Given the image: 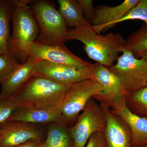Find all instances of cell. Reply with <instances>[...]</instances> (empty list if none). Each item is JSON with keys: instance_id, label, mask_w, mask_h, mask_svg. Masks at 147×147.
<instances>
[{"instance_id": "cell-8", "label": "cell", "mask_w": 147, "mask_h": 147, "mask_svg": "<svg viewBox=\"0 0 147 147\" xmlns=\"http://www.w3.org/2000/svg\"><path fill=\"white\" fill-rule=\"evenodd\" d=\"M34 69V75L66 86H71L87 79H94L92 67L78 68L41 60L35 61Z\"/></svg>"}, {"instance_id": "cell-9", "label": "cell", "mask_w": 147, "mask_h": 147, "mask_svg": "<svg viewBox=\"0 0 147 147\" xmlns=\"http://www.w3.org/2000/svg\"><path fill=\"white\" fill-rule=\"evenodd\" d=\"M28 58L35 61L44 60L78 68H91L92 64L74 55L64 44L45 45L35 41L28 51Z\"/></svg>"}, {"instance_id": "cell-4", "label": "cell", "mask_w": 147, "mask_h": 147, "mask_svg": "<svg viewBox=\"0 0 147 147\" xmlns=\"http://www.w3.org/2000/svg\"><path fill=\"white\" fill-rule=\"evenodd\" d=\"M30 6L39 28L36 41L47 45L64 44L68 29L53 3L46 0L32 1Z\"/></svg>"}, {"instance_id": "cell-27", "label": "cell", "mask_w": 147, "mask_h": 147, "mask_svg": "<svg viewBox=\"0 0 147 147\" xmlns=\"http://www.w3.org/2000/svg\"><path fill=\"white\" fill-rule=\"evenodd\" d=\"M11 147H45L44 142L40 140H33L22 144Z\"/></svg>"}, {"instance_id": "cell-17", "label": "cell", "mask_w": 147, "mask_h": 147, "mask_svg": "<svg viewBox=\"0 0 147 147\" xmlns=\"http://www.w3.org/2000/svg\"><path fill=\"white\" fill-rule=\"evenodd\" d=\"M57 3L67 27L74 28L90 25L85 18L78 0H58Z\"/></svg>"}, {"instance_id": "cell-16", "label": "cell", "mask_w": 147, "mask_h": 147, "mask_svg": "<svg viewBox=\"0 0 147 147\" xmlns=\"http://www.w3.org/2000/svg\"><path fill=\"white\" fill-rule=\"evenodd\" d=\"M35 61L28 58L20 64L13 73L1 84V94L5 96H15L34 75Z\"/></svg>"}, {"instance_id": "cell-12", "label": "cell", "mask_w": 147, "mask_h": 147, "mask_svg": "<svg viewBox=\"0 0 147 147\" xmlns=\"http://www.w3.org/2000/svg\"><path fill=\"white\" fill-rule=\"evenodd\" d=\"M126 96L115 102L111 112L122 119L127 124L131 135V147H142L147 145V118L132 113L127 106Z\"/></svg>"}, {"instance_id": "cell-25", "label": "cell", "mask_w": 147, "mask_h": 147, "mask_svg": "<svg viewBox=\"0 0 147 147\" xmlns=\"http://www.w3.org/2000/svg\"><path fill=\"white\" fill-rule=\"evenodd\" d=\"M82 7L85 18L88 23L91 25V22L94 16L95 9L92 0H78Z\"/></svg>"}, {"instance_id": "cell-18", "label": "cell", "mask_w": 147, "mask_h": 147, "mask_svg": "<svg viewBox=\"0 0 147 147\" xmlns=\"http://www.w3.org/2000/svg\"><path fill=\"white\" fill-rule=\"evenodd\" d=\"M45 147H74L69 128L63 123L49 124Z\"/></svg>"}, {"instance_id": "cell-2", "label": "cell", "mask_w": 147, "mask_h": 147, "mask_svg": "<svg viewBox=\"0 0 147 147\" xmlns=\"http://www.w3.org/2000/svg\"><path fill=\"white\" fill-rule=\"evenodd\" d=\"M32 0H13L12 19L13 32L9 49L23 63L28 58L31 44L36 40L39 28L32 10Z\"/></svg>"}, {"instance_id": "cell-28", "label": "cell", "mask_w": 147, "mask_h": 147, "mask_svg": "<svg viewBox=\"0 0 147 147\" xmlns=\"http://www.w3.org/2000/svg\"><path fill=\"white\" fill-rule=\"evenodd\" d=\"M140 57L144 58L147 64V50L142 53L140 55Z\"/></svg>"}, {"instance_id": "cell-3", "label": "cell", "mask_w": 147, "mask_h": 147, "mask_svg": "<svg viewBox=\"0 0 147 147\" xmlns=\"http://www.w3.org/2000/svg\"><path fill=\"white\" fill-rule=\"evenodd\" d=\"M71 86L34 75L15 96L18 108H59Z\"/></svg>"}, {"instance_id": "cell-5", "label": "cell", "mask_w": 147, "mask_h": 147, "mask_svg": "<svg viewBox=\"0 0 147 147\" xmlns=\"http://www.w3.org/2000/svg\"><path fill=\"white\" fill-rule=\"evenodd\" d=\"M116 64L108 68L119 79L125 96L147 86V64L124 47Z\"/></svg>"}, {"instance_id": "cell-6", "label": "cell", "mask_w": 147, "mask_h": 147, "mask_svg": "<svg viewBox=\"0 0 147 147\" xmlns=\"http://www.w3.org/2000/svg\"><path fill=\"white\" fill-rule=\"evenodd\" d=\"M107 122L104 105L90 98L77 117L76 123L69 128L74 147H85L92 134L104 131Z\"/></svg>"}, {"instance_id": "cell-11", "label": "cell", "mask_w": 147, "mask_h": 147, "mask_svg": "<svg viewBox=\"0 0 147 147\" xmlns=\"http://www.w3.org/2000/svg\"><path fill=\"white\" fill-rule=\"evenodd\" d=\"M42 132L35 124L19 121L0 124L1 147H11L33 140L42 141Z\"/></svg>"}, {"instance_id": "cell-30", "label": "cell", "mask_w": 147, "mask_h": 147, "mask_svg": "<svg viewBox=\"0 0 147 147\" xmlns=\"http://www.w3.org/2000/svg\"><path fill=\"white\" fill-rule=\"evenodd\" d=\"M0 147H1V142H0Z\"/></svg>"}, {"instance_id": "cell-7", "label": "cell", "mask_w": 147, "mask_h": 147, "mask_svg": "<svg viewBox=\"0 0 147 147\" xmlns=\"http://www.w3.org/2000/svg\"><path fill=\"white\" fill-rule=\"evenodd\" d=\"M102 90L95 79L84 80L71 85L61 102L59 108L63 123L66 125L77 120L90 98Z\"/></svg>"}, {"instance_id": "cell-1", "label": "cell", "mask_w": 147, "mask_h": 147, "mask_svg": "<svg viewBox=\"0 0 147 147\" xmlns=\"http://www.w3.org/2000/svg\"><path fill=\"white\" fill-rule=\"evenodd\" d=\"M65 38L66 41L82 42L90 59L108 67L114 65L126 43V40L120 34L110 33L102 35L96 32L91 25L68 29Z\"/></svg>"}, {"instance_id": "cell-14", "label": "cell", "mask_w": 147, "mask_h": 147, "mask_svg": "<svg viewBox=\"0 0 147 147\" xmlns=\"http://www.w3.org/2000/svg\"><path fill=\"white\" fill-rule=\"evenodd\" d=\"M105 107L107 116V125L103 133L105 147H131L130 129L124 121Z\"/></svg>"}, {"instance_id": "cell-15", "label": "cell", "mask_w": 147, "mask_h": 147, "mask_svg": "<svg viewBox=\"0 0 147 147\" xmlns=\"http://www.w3.org/2000/svg\"><path fill=\"white\" fill-rule=\"evenodd\" d=\"M9 121L22 122L34 124L63 123L61 114L58 107L18 108L7 121Z\"/></svg>"}, {"instance_id": "cell-24", "label": "cell", "mask_w": 147, "mask_h": 147, "mask_svg": "<svg viewBox=\"0 0 147 147\" xmlns=\"http://www.w3.org/2000/svg\"><path fill=\"white\" fill-rule=\"evenodd\" d=\"M140 20L145 22L147 28V0H139V2L116 24L130 20Z\"/></svg>"}, {"instance_id": "cell-10", "label": "cell", "mask_w": 147, "mask_h": 147, "mask_svg": "<svg viewBox=\"0 0 147 147\" xmlns=\"http://www.w3.org/2000/svg\"><path fill=\"white\" fill-rule=\"evenodd\" d=\"M92 69L95 79L101 86L102 90L99 94L92 98L108 108L125 97L118 78L108 67L96 63L92 64Z\"/></svg>"}, {"instance_id": "cell-29", "label": "cell", "mask_w": 147, "mask_h": 147, "mask_svg": "<svg viewBox=\"0 0 147 147\" xmlns=\"http://www.w3.org/2000/svg\"><path fill=\"white\" fill-rule=\"evenodd\" d=\"M142 147H147V145H146V146H142Z\"/></svg>"}, {"instance_id": "cell-26", "label": "cell", "mask_w": 147, "mask_h": 147, "mask_svg": "<svg viewBox=\"0 0 147 147\" xmlns=\"http://www.w3.org/2000/svg\"><path fill=\"white\" fill-rule=\"evenodd\" d=\"M85 147H105V141L102 132H95L90 137Z\"/></svg>"}, {"instance_id": "cell-19", "label": "cell", "mask_w": 147, "mask_h": 147, "mask_svg": "<svg viewBox=\"0 0 147 147\" xmlns=\"http://www.w3.org/2000/svg\"><path fill=\"white\" fill-rule=\"evenodd\" d=\"M13 9L12 1L0 0V53L9 51L10 22Z\"/></svg>"}, {"instance_id": "cell-13", "label": "cell", "mask_w": 147, "mask_h": 147, "mask_svg": "<svg viewBox=\"0 0 147 147\" xmlns=\"http://www.w3.org/2000/svg\"><path fill=\"white\" fill-rule=\"evenodd\" d=\"M139 0H125L115 7L106 5L98 6L95 9L91 24L96 32L100 34L103 31L111 28L116 22L128 13L139 2Z\"/></svg>"}, {"instance_id": "cell-31", "label": "cell", "mask_w": 147, "mask_h": 147, "mask_svg": "<svg viewBox=\"0 0 147 147\" xmlns=\"http://www.w3.org/2000/svg\"></svg>"}, {"instance_id": "cell-23", "label": "cell", "mask_w": 147, "mask_h": 147, "mask_svg": "<svg viewBox=\"0 0 147 147\" xmlns=\"http://www.w3.org/2000/svg\"><path fill=\"white\" fill-rule=\"evenodd\" d=\"M18 108L15 96H5L0 94V124L7 122Z\"/></svg>"}, {"instance_id": "cell-21", "label": "cell", "mask_w": 147, "mask_h": 147, "mask_svg": "<svg viewBox=\"0 0 147 147\" xmlns=\"http://www.w3.org/2000/svg\"><path fill=\"white\" fill-rule=\"evenodd\" d=\"M124 48L134 56H139L147 50V28L146 26L129 36Z\"/></svg>"}, {"instance_id": "cell-22", "label": "cell", "mask_w": 147, "mask_h": 147, "mask_svg": "<svg viewBox=\"0 0 147 147\" xmlns=\"http://www.w3.org/2000/svg\"><path fill=\"white\" fill-rule=\"evenodd\" d=\"M19 60L14 53H0V84L10 76L20 65Z\"/></svg>"}, {"instance_id": "cell-20", "label": "cell", "mask_w": 147, "mask_h": 147, "mask_svg": "<svg viewBox=\"0 0 147 147\" xmlns=\"http://www.w3.org/2000/svg\"><path fill=\"white\" fill-rule=\"evenodd\" d=\"M127 108L137 115L147 118V86L127 96Z\"/></svg>"}]
</instances>
